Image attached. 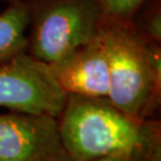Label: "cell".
Segmentation results:
<instances>
[{
	"mask_svg": "<svg viewBox=\"0 0 161 161\" xmlns=\"http://www.w3.org/2000/svg\"><path fill=\"white\" fill-rule=\"evenodd\" d=\"M56 121L61 143L70 161L103 156L149 161L161 149L160 118H134L104 98L68 94Z\"/></svg>",
	"mask_w": 161,
	"mask_h": 161,
	"instance_id": "cell-1",
	"label": "cell"
},
{
	"mask_svg": "<svg viewBox=\"0 0 161 161\" xmlns=\"http://www.w3.org/2000/svg\"><path fill=\"white\" fill-rule=\"evenodd\" d=\"M100 35L109 61L108 100L134 118L158 119L161 108V43L147 41L132 22L103 19Z\"/></svg>",
	"mask_w": 161,
	"mask_h": 161,
	"instance_id": "cell-2",
	"label": "cell"
},
{
	"mask_svg": "<svg viewBox=\"0 0 161 161\" xmlns=\"http://www.w3.org/2000/svg\"><path fill=\"white\" fill-rule=\"evenodd\" d=\"M25 4L26 53L47 64L94 37L104 19L98 0H25Z\"/></svg>",
	"mask_w": 161,
	"mask_h": 161,
	"instance_id": "cell-3",
	"label": "cell"
},
{
	"mask_svg": "<svg viewBox=\"0 0 161 161\" xmlns=\"http://www.w3.org/2000/svg\"><path fill=\"white\" fill-rule=\"evenodd\" d=\"M67 94L49 66L26 52L0 64V106L12 112L58 118Z\"/></svg>",
	"mask_w": 161,
	"mask_h": 161,
	"instance_id": "cell-4",
	"label": "cell"
},
{
	"mask_svg": "<svg viewBox=\"0 0 161 161\" xmlns=\"http://www.w3.org/2000/svg\"><path fill=\"white\" fill-rule=\"evenodd\" d=\"M0 161H70L56 118L12 111L0 115Z\"/></svg>",
	"mask_w": 161,
	"mask_h": 161,
	"instance_id": "cell-5",
	"label": "cell"
},
{
	"mask_svg": "<svg viewBox=\"0 0 161 161\" xmlns=\"http://www.w3.org/2000/svg\"><path fill=\"white\" fill-rule=\"evenodd\" d=\"M48 66L56 84L67 96L108 99L109 61L100 29L86 43Z\"/></svg>",
	"mask_w": 161,
	"mask_h": 161,
	"instance_id": "cell-6",
	"label": "cell"
},
{
	"mask_svg": "<svg viewBox=\"0 0 161 161\" xmlns=\"http://www.w3.org/2000/svg\"><path fill=\"white\" fill-rule=\"evenodd\" d=\"M29 14L25 0H8L0 12V64L26 52Z\"/></svg>",
	"mask_w": 161,
	"mask_h": 161,
	"instance_id": "cell-7",
	"label": "cell"
},
{
	"mask_svg": "<svg viewBox=\"0 0 161 161\" xmlns=\"http://www.w3.org/2000/svg\"><path fill=\"white\" fill-rule=\"evenodd\" d=\"M131 22L147 41L161 43V0H147Z\"/></svg>",
	"mask_w": 161,
	"mask_h": 161,
	"instance_id": "cell-8",
	"label": "cell"
},
{
	"mask_svg": "<svg viewBox=\"0 0 161 161\" xmlns=\"http://www.w3.org/2000/svg\"><path fill=\"white\" fill-rule=\"evenodd\" d=\"M147 0H98L106 20L131 22L138 8Z\"/></svg>",
	"mask_w": 161,
	"mask_h": 161,
	"instance_id": "cell-9",
	"label": "cell"
},
{
	"mask_svg": "<svg viewBox=\"0 0 161 161\" xmlns=\"http://www.w3.org/2000/svg\"><path fill=\"white\" fill-rule=\"evenodd\" d=\"M88 161H136L130 158H125V156H103V158H97V159H92Z\"/></svg>",
	"mask_w": 161,
	"mask_h": 161,
	"instance_id": "cell-10",
	"label": "cell"
},
{
	"mask_svg": "<svg viewBox=\"0 0 161 161\" xmlns=\"http://www.w3.org/2000/svg\"><path fill=\"white\" fill-rule=\"evenodd\" d=\"M149 161H161V149L158 150L155 154L150 158Z\"/></svg>",
	"mask_w": 161,
	"mask_h": 161,
	"instance_id": "cell-11",
	"label": "cell"
},
{
	"mask_svg": "<svg viewBox=\"0 0 161 161\" xmlns=\"http://www.w3.org/2000/svg\"><path fill=\"white\" fill-rule=\"evenodd\" d=\"M0 1H6V3H7V1H8V0H0Z\"/></svg>",
	"mask_w": 161,
	"mask_h": 161,
	"instance_id": "cell-12",
	"label": "cell"
}]
</instances>
